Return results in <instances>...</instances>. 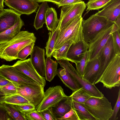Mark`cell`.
I'll return each instance as SVG.
<instances>
[{"instance_id":"6da1fadb","label":"cell","mask_w":120,"mask_h":120,"mask_svg":"<svg viewBox=\"0 0 120 120\" xmlns=\"http://www.w3.org/2000/svg\"><path fill=\"white\" fill-rule=\"evenodd\" d=\"M36 39L33 33L20 31L11 40L0 44V58L8 61L17 59L19 52L26 46L35 43Z\"/></svg>"},{"instance_id":"7a4b0ae2","label":"cell","mask_w":120,"mask_h":120,"mask_svg":"<svg viewBox=\"0 0 120 120\" xmlns=\"http://www.w3.org/2000/svg\"><path fill=\"white\" fill-rule=\"evenodd\" d=\"M82 16L78 15L64 27L59 30L53 51L60 48L67 41L71 40L75 44L84 39Z\"/></svg>"},{"instance_id":"3957f363","label":"cell","mask_w":120,"mask_h":120,"mask_svg":"<svg viewBox=\"0 0 120 120\" xmlns=\"http://www.w3.org/2000/svg\"><path fill=\"white\" fill-rule=\"evenodd\" d=\"M114 22L95 14L82 21V31L84 40L88 44L102 30L112 26Z\"/></svg>"},{"instance_id":"277c9868","label":"cell","mask_w":120,"mask_h":120,"mask_svg":"<svg viewBox=\"0 0 120 120\" xmlns=\"http://www.w3.org/2000/svg\"><path fill=\"white\" fill-rule=\"evenodd\" d=\"M101 82L103 86L111 89L120 85V55L116 54L102 73L97 78L94 84Z\"/></svg>"},{"instance_id":"5b68a950","label":"cell","mask_w":120,"mask_h":120,"mask_svg":"<svg viewBox=\"0 0 120 120\" xmlns=\"http://www.w3.org/2000/svg\"><path fill=\"white\" fill-rule=\"evenodd\" d=\"M85 106L96 120H109L113 110L111 103L104 96H91L84 103Z\"/></svg>"},{"instance_id":"8992f818","label":"cell","mask_w":120,"mask_h":120,"mask_svg":"<svg viewBox=\"0 0 120 120\" xmlns=\"http://www.w3.org/2000/svg\"><path fill=\"white\" fill-rule=\"evenodd\" d=\"M61 67L69 73L76 81L91 96L102 97L104 94L94 84L91 83L79 75L76 69L68 60L61 59L57 61Z\"/></svg>"},{"instance_id":"52a82bcc","label":"cell","mask_w":120,"mask_h":120,"mask_svg":"<svg viewBox=\"0 0 120 120\" xmlns=\"http://www.w3.org/2000/svg\"><path fill=\"white\" fill-rule=\"evenodd\" d=\"M68 96L64 93L61 86L50 87L44 92L42 101L36 107V110L41 111L54 107L60 101Z\"/></svg>"},{"instance_id":"ba28073f","label":"cell","mask_w":120,"mask_h":120,"mask_svg":"<svg viewBox=\"0 0 120 120\" xmlns=\"http://www.w3.org/2000/svg\"><path fill=\"white\" fill-rule=\"evenodd\" d=\"M86 7V4L82 1L62 6L58 25L59 30L64 27L78 15H82Z\"/></svg>"},{"instance_id":"9c48e42d","label":"cell","mask_w":120,"mask_h":120,"mask_svg":"<svg viewBox=\"0 0 120 120\" xmlns=\"http://www.w3.org/2000/svg\"><path fill=\"white\" fill-rule=\"evenodd\" d=\"M44 87L41 85H19L17 94L22 96L36 107L41 102L44 94Z\"/></svg>"},{"instance_id":"30bf717a","label":"cell","mask_w":120,"mask_h":120,"mask_svg":"<svg viewBox=\"0 0 120 120\" xmlns=\"http://www.w3.org/2000/svg\"><path fill=\"white\" fill-rule=\"evenodd\" d=\"M0 75L8 80L19 85H40L13 65L3 64L0 67Z\"/></svg>"},{"instance_id":"8fae6325","label":"cell","mask_w":120,"mask_h":120,"mask_svg":"<svg viewBox=\"0 0 120 120\" xmlns=\"http://www.w3.org/2000/svg\"><path fill=\"white\" fill-rule=\"evenodd\" d=\"M113 25L101 31L88 43V61L97 58L100 51L111 34Z\"/></svg>"},{"instance_id":"7c38bea8","label":"cell","mask_w":120,"mask_h":120,"mask_svg":"<svg viewBox=\"0 0 120 120\" xmlns=\"http://www.w3.org/2000/svg\"><path fill=\"white\" fill-rule=\"evenodd\" d=\"M4 3L9 9L21 15H29L36 12L39 6L35 0H4Z\"/></svg>"},{"instance_id":"4fadbf2b","label":"cell","mask_w":120,"mask_h":120,"mask_svg":"<svg viewBox=\"0 0 120 120\" xmlns=\"http://www.w3.org/2000/svg\"><path fill=\"white\" fill-rule=\"evenodd\" d=\"M13 66L18 71L22 72L38 83L44 87L46 84L45 77L40 76L32 65L30 58L19 60Z\"/></svg>"},{"instance_id":"5bb4252c","label":"cell","mask_w":120,"mask_h":120,"mask_svg":"<svg viewBox=\"0 0 120 120\" xmlns=\"http://www.w3.org/2000/svg\"><path fill=\"white\" fill-rule=\"evenodd\" d=\"M115 55L113 37L111 34L106 43L100 51L97 57L100 64L99 71L97 77L102 73Z\"/></svg>"},{"instance_id":"9a60e30c","label":"cell","mask_w":120,"mask_h":120,"mask_svg":"<svg viewBox=\"0 0 120 120\" xmlns=\"http://www.w3.org/2000/svg\"><path fill=\"white\" fill-rule=\"evenodd\" d=\"M45 51L44 48L34 46L30 55L31 63L38 74L45 77Z\"/></svg>"},{"instance_id":"2e32d148","label":"cell","mask_w":120,"mask_h":120,"mask_svg":"<svg viewBox=\"0 0 120 120\" xmlns=\"http://www.w3.org/2000/svg\"><path fill=\"white\" fill-rule=\"evenodd\" d=\"M88 49V44L84 40L75 44H72L67 54V60L75 64L82 59Z\"/></svg>"},{"instance_id":"e0dca14e","label":"cell","mask_w":120,"mask_h":120,"mask_svg":"<svg viewBox=\"0 0 120 120\" xmlns=\"http://www.w3.org/2000/svg\"><path fill=\"white\" fill-rule=\"evenodd\" d=\"M21 15L10 9H4L0 15V33L13 26Z\"/></svg>"},{"instance_id":"ac0fdd59","label":"cell","mask_w":120,"mask_h":120,"mask_svg":"<svg viewBox=\"0 0 120 120\" xmlns=\"http://www.w3.org/2000/svg\"><path fill=\"white\" fill-rule=\"evenodd\" d=\"M120 14V0H111L101 11L95 14L114 22Z\"/></svg>"},{"instance_id":"d6986e66","label":"cell","mask_w":120,"mask_h":120,"mask_svg":"<svg viewBox=\"0 0 120 120\" xmlns=\"http://www.w3.org/2000/svg\"><path fill=\"white\" fill-rule=\"evenodd\" d=\"M100 64L97 58L88 61L85 66L83 78L90 83L94 84L98 76Z\"/></svg>"},{"instance_id":"ffe728a7","label":"cell","mask_w":120,"mask_h":120,"mask_svg":"<svg viewBox=\"0 0 120 120\" xmlns=\"http://www.w3.org/2000/svg\"><path fill=\"white\" fill-rule=\"evenodd\" d=\"M24 25V22L20 18L13 26L0 33V44L9 41L15 38Z\"/></svg>"},{"instance_id":"44dd1931","label":"cell","mask_w":120,"mask_h":120,"mask_svg":"<svg viewBox=\"0 0 120 120\" xmlns=\"http://www.w3.org/2000/svg\"><path fill=\"white\" fill-rule=\"evenodd\" d=\"M57 75L65 86L72 92L82 87L70 74L63 68L57 69Z\"/></svg>"},{"instance_id":"7402d4cb","label":"cell","mask_w":120,"mask_h":120,"mask_svg":"<svg viewBox=\"0 0 120 120\" xmlns=\"http://www.w3.org/2000/svg\"><path fill=\"white\" fill-rule=\"evenodd\" d=\"M71 107V98L69 96L60 101L56 105L52 107L53 113L56 120L69 112Z\"/></svg>"},{"instance_id":"603a6c76","label":"cell","mask_w":120,"mask_h":120,"mask_svg":"<svg viewBox=\"0 0 120 120\" xmlns=\"http://www.w3.org/2000/svg\"><path fill=\"white\" fill-rule=\"evenodd\" d=\"M45 19V24L47 29L52 32L54 31L59 22L55 8L49 7L48 8L46 13Z\"/></svg>"},{"instance_id":"cb8c5ba5","label":"cell","mask_w":120,"mask_h":120,"mask_svg":"<svg viewBox=\"0 0 120 120\" xmlns=\"http://www.w3.org/2000/svg\"><path fill=\"white\" fill-rule=\"evenodd\" d=\"M49 7L48 2H43L39 6L34 19L33 26L37 30L42 28L45 23V15L46 11Z\"/></svg>"},{"instance_id":"d4e9b609","label":"cell","mask_w":120,"mask_h":120,"mask_svg":"<svg viewBox=\"0 0 120 120\" xmlns=\"http://www.w3.org/2000/svg\"><path fill=\"white\" fill-rule=\"evenodd\" d=\"M71 107L77 112L79 120H96L86 109L84 104L75 101L71 98Z\"/></svg>"},{"instance_id":"484cf974","label":"cell","mask_w":120,"mask_h":120,"mask_svg":"<svg viewBox=\"0 0 120 120\" xmlns=\"http://www.w3.org/2000/svg\"><path fill=\"white\" fill-rule=\"evenodd\" d=\"M58 63L51 57H46L45 59V75L46 80L51 81L57 75Z\"/></svg>"},{"instance_id":"4316f807","label":"cell","mask_w":120,"mask_h":120,"mask_svg":"<svg viewBox=\"0 0 120 120\" xmlns=\"http://www.w3.org/2000/svg\"><path fill=\"white\" fill-rule=\"evenodd\" d=\"M59 26L58 25L54 31H49L48 33L49 38L46 42L45 46V55L46 57H51L53 51L55 44L59 31Z\"/></svg>"},{"instance_id":"83f0119b","label":"cell","mask_w":120,"mask_h":120,"mask_svg":"<svg viewBox=\"0 0 120 120\" xmlns=\"http://www.w3.org/2000/svg\"><path fill=\"white\" fill-rule=\"evenodd\" d=\"M73 43V41L71 40L67 41L60 48L53 51L52 56L57 61L61 59L67 60L66 56L68 52L70 47Z\"/></svg>"},{"instance_id":"f1b7e54d","label":"cell","mask_w":120,"mask_h":120,"mask_svg":"<svg viewBox=\"0 0 120 120\" xmlns=\"http://www.w3.org/2000/svg\"><path fill=\"white\" fill-rule=\"evenodd\" d=\"M2 103H5L16 105L30 104L26 99L17 94L4 97L2 99Z\"/></svg>"},{"instance_id":"f546056e","label":"cell","mask_w":120,"mask_h":120,"mask_svg":"<svg viewBox=\"0 0 120 120\" xmlns=\"http://www.w3.org/2000/svg\"><path fill=\"white\" fill-rule=\"evenodd\" d=\"M73 101L82 103L84 104L91 96L82 87L72 92L69 96Z\"/></svg>"},{"instance_id":"4dcf8cb0","label":"cell","mask_w":120,"mask_h":120,"mask_svg":"<svg viewBox=\"0 0 120 120\" xmlns=\"http://www.w3.org/2000/svg\"><path fill=\"white\" fill-rule=\"evenodd\" d=\"M111 0H89L86 4L87 13L93 10H99L104 8Z\"/></svg>"},{"instance_id":"1f68e13d","label":"cell","mask_w":120,"mask_h":120,"mask_svg":"<svg viewBox=\"0 0 120 120\" xmlns=\"http://www.w3.org/2000/svg\"><path fill=\"white\" fill-rule=\"evenodd\" d=\"M2 104L14 120H26L23 116L11 104L5 103Z\"/></svg>"},{"instance_id":"d6a6232c","label":"cell","mask_w":120,"mask_h":120,"mask_svg":"<svg viewBox=\"0 0 120 120\" xmlns=\"http://www.w3.org/2000/svg\"><path fill=\"white\" fill-rule=\"evenodd\" d=\"M88 60V54L87 51L80 61L75 64L77 71L79 75L82 77L85 66Z\"/></svg>"},{"instance_id":"836d02e7","label":"cell","mask_w":120,"mask_h":120,"mask_svg":"<svg viewBox=\"0 0 120 120\" xmlns=\"http://www.w3.org/2000/svg\"><path fill=\"white\" fill-rule=\"evenodd\" d=\"M35 45V43H33L22 49L18 53L17 59L22 60L26 59L28 56L31 55Z\"/></svg>"},{"instance_id":"e575fe53","label":"cell","mask_w":120,"mask_h":120,"mask_svg":"<svg viewBox=\"0 0 120 120\" xmlns=\"http://www.w3.org/2000/svg\"><path fill=\"white\" fill-rule=\"evenodd\" d=\"M11 105L23 116L25 114L36 110V107L31 104L19 105Z\"/></svg>"},{"instance_id":"d590c367","label":"cell","mask_w":120,"mask_h":120,"mask_svg":"<svg viewBox=\"0 0 120 120\" xmlns=\"http://www.w3.org/2000/svg\"><path fill=\"white\" fill-rule=\"evenodd\" d=\"M18 85L15 83L8 84L0 87V90L6 96L12 95L17 94Z\"/></svg>"},{"instance_id":"8d00e7d4","label":"cell","mask_w":120,"mask_h":120,"mask_svg":"<svg viewBox=\"0 0 120 120\" xmlns=\"http://www.w3.org/2000/svg\"><path fill=\"white\" fill-rule=\"evenodd\" d=\"M113 38V42L116 54L120 55V31H118L112 34Z\"/></svg>"},{"instance_id":"74e56055","label":"cell","mask_w":120,"mask_h":120,"mask_svg":"<svg viewBox=\"0 0 120 120\" xmlns=\"http://www.w3.org/2000/svg\"><path fill=\"white\" fill-rule=\"evenodd\" d=\"M56 120H79V119L76 111L71 107L69 112Z\"/></svg>"},{"instance_id":"f35d334b","label":"cell","mask_w":120,"mask_h":120,"mask_svg":"<svg viewBox=\"0 0 120 120\" xmlns=\"http://www.w3.org/2000/svg\"><path fill=\"white\" fill-rule=\"evenodd\" d=\"M24 116L26 120H44L39 112L37 110L25 114Z\"/></svg>"},{"instance_id":"ab89813d","label":"cell","mask_w":120,"mask_h":120,"mask_svg":"<svg viewBox=\"0 0 120 120\" xmlns=\"http://www.w3.org/2000/svg\"><path fill=\"white\" fill-rule=\"evenodd\" d=\"M39 112L44 120H56L53 113L52 107Z\"/></svg>"},{"instance_id":"60d3db41","label":"cell","mask_w":120,"mask_h":120,"mask_svg":"<svg viewBox=\"0 0 120 120\" xmlns=\"http://www.w3.org/2000/svg\"><path fill=\"white\" fill-rule=\"evenodd\" d=\"M120 106V90L118 92V96L117 100L115 105L112 116L109 120H116L118 119L117 116Z\"/></svg>"},{"instance_id":"b9f144b4","label":"cell","mask_w":120,"mask_h":120,"mask_svg":"<svg viewBox=\"0 0 120 120\" xmlns=\"http://www.w3.org/2000/svg\"><path fill=\"white\" fill-rule=\"evenodd\" d=\"M0 120H14L2 104H0Z\"/></svg>"},{"instance_id":"7bdbcfd3","label":"cell","mask_w":120,"mask_h":120,"mask_svg":"<svg viewBox=\"0 0 120 120\" xmlns=\"http://www.w3.org/2000/svg\"><path fill=\"white\" fill-rule=\"evenodd\" d=\"M82 1V0H62L57 5L58 8L66 5L76 4Z\"/></svg>"},{"instance_id":"ee69618b","label":"cell","mask_w":120,"mask_h":120,"mask_svg":"<svg viewBox=\"0 0 120 120\" xmlns=\"http://www.w3.org/2000/svg\"><path fill=\"white\" fill-rule=\"evenodd\" d=\"M118 31H120V15L118 16L113 24L111 34Z\"/></svg>"},{"instance_id":"f6af8a7d","label":"cell","mask_w":120,"mask_h":120,"mask_svg":"<svg viewBox=\"0 0 120 120\" xmlns=\"http://www.w3.org/2000/svg\"><path fill=\"white\" fill-rule=\"evenodd\" d=\"M13 83H14L8 80L0 75V87Z\"/></svg>"},{"instance_id":"bcb514c9","label":"cell","mask_w":120,"mask_h":120,"mask_svg":"<svg viewBox=\"0 0 120 120\" xmlns=\"http://www.w3.org/2000/svg\"><path fill=\"white\" fill-rule=\"evenodd\" d=\"M38 3L42 2H43L46 1L47 2L52 3L58 5L60 2L62 0H35Z\"/></svg>"},{"instance_id":"7dc6e473","label":"cell","mask_w":120,"mask_h":120,"mask_svg":"<svg viewBox=\"0 0 120 120\" xmlns=\"http://www.w3.org/2000/svg\"><path fill=\"white\" fill-rule=\"evenodd\" d=\"M6 96L1 91L0 88V104H2V99L4 97Z\"/></svg>"},{"instance_id":"c3c4849f","label":"cell","mask_w":120,"mask_h":120,"mask_svg":"<svg viewBox=\"0 0 120 120\" xmlns=\"http://www.w3.org/2000/svg\"><path fill=\"white\" fill-rule=\"evenodd\" d=\"M4 0H0V3L3 8L4 9Z\"/></svg>"},{"instance_id":"681fc988","label":"cell","mask_w":120,"mask_h":120,"mask_svg":"<svg viewBox=\"0 0 120 120\" xmlns=\"http://www.w3.org/2000/svg\"><path fill=\"white\" fill-rule=\"evenodd\" d=\"M3 10H4V9L2 10V9H0V14H1L2 13V12H3Z\"/></svg>"},{"instance_id":"f907efd6","label":"cell","mask_w":120,"mask_h":120,"mask_svg":"<svg viewBox=\"0 0 120 120\" xmlns=\"http://www.w3.org/2000/svg\"><path fill=\"white\" fill-rule=\"evenodd\" d=\"M0 9H2V10H3L4 9H3V8H2L0 3Z\"/></svg>"}]
</instances>
